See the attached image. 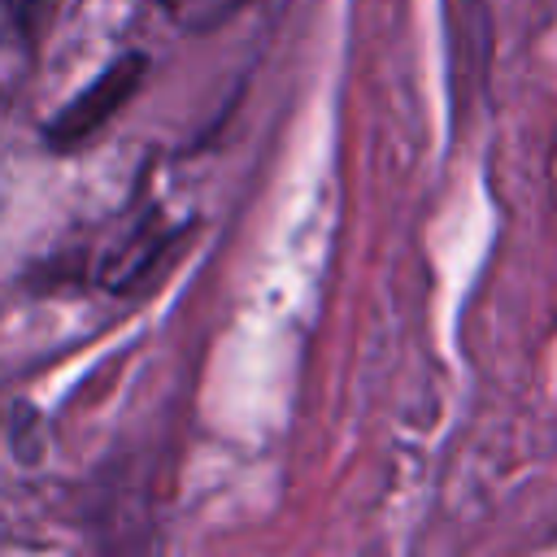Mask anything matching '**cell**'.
Listing matches in <instances>:
<instances>
[{
	"label": "cell",
	"instance_id": "cell-1",
	"mask_svg": "<svg viewBox=\"0 0 557 557\" xmlns=\"http://www.w3.org/2000/svg\"><path fill=\"white\" fill-rule=\"evenodd\" d=\"M144 70H148V61H144L139 52L117 57L113 65H104V74H100L91 87H83V91L48 122V131H44V135H48V148L70 152V148L91 144V135L104 131L109 117H117V113L126 109V100L139 91Z\"/></svg>",
	"mask_w": 557,
	"mask_h": 557
},
{
	"label": "cell",
	"instance_id": "cell-2",
	"mask_svg": "<svg viewBox=\"0 0 557 557\" xmlns=\"http://www.w3.org/2000/svg\"><path fill=\"white\" fill-rule=\"evenodd\" d=\"M248 0H161L165 17L187 35H209L222 22H231Z\"/></svg>",
	"mask_w": 557,
	"mask_h": 557
}]
</instances>
